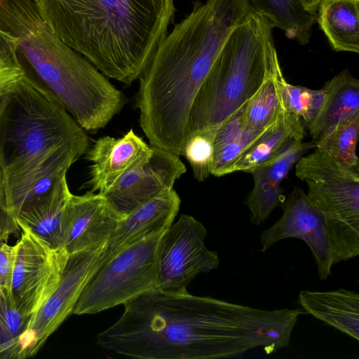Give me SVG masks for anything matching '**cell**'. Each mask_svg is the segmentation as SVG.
Here are the masks:
<instances>
[{"mask_svg": "<svg viewBox=\"0 0 359 359\" xmlns=\"http://www.w3.org/2000/svg\"><path fill=\"white\" fill-rule=\"evenodd\" d=\"M123 306L97 344L139 359L230 358L259 347L270 354L289 346L297 321L294 309L264 310L187 290L157 289Z\"/></svg>", "mask_w": 359, "mask_h": 359, "instance_id": "cell-1", "label": "cell"}, {"mask_svg": "<svg viewBox=\"0 0 359 359\" xmlns=\"http://www.w3.org/2000/svg\"><path fill=\"white\" fill-rule=\"evenodd\" d=\"M249 0H207L176 24L140 77L135 106L149 144L180 156L194 98Z\"/></svg>", "mask_w": 359, "mask_h": 359, "instance_id": "cell-2", "label": "cell"}, {"mask_svg": "<svg viewBox=\"0 0 359 359\" xmlns=\"http://www.w3.org/2000/svg\"><path fill=\"white\" fill-rule=\"evenodd\" d=\"M89 147L86 132L32 83L18 64L0 67L4 208L20 203L38 184L72 165Z\"/></svg>", "mask_w": 359, "mask_h": 359, "instance_id": "cell-3", "label": "cell"}, {"mask_svg": "<svg viewBox=\"0 0 359 359\" xmlns=\"http://www.w3.org/2000/svg\"><path fill=\"white\" fill-rule=\"evenodd\" d=\"M53 33L106 77L139 79L175 18L174 0H34Z\"/></svg>", "mask_w": 359, "mask_h": 359, "instance_id": "cell-4", "label": "cell"}, {"mask_svg": "<svg viewBox=\"0 0 359 359\" xmlns=\"http://www.w3.org/2000/svg\"><path fill=\"white\" fill-rule=\"evenodd\" d=\"M0 32L24 76L86 132L104 128L123 109L124 94L53 33L34 0H0Z\"/></svg>", "mask_w": 359, "mask_h": 359, "instance_id": "cell-5", "label": "cell"}, {"mask_svg": "<svg viewBox=\"0 0 359 359\" xmlns=\"http://www.w3.org/2000/svg\"><path fill=\"white\" fill-rule=\"evenodd\" d=\"M273 28L253 11L232 31L194 98L187 136L216 131L258 91L278 59Z\"/></svg>", "mask_w": 359, "mask_h": 359, "instance_id": "cell-6", "label": "cell"}, {"mask_svg": "<svg viewBox=\"0 0 359 359\" xmlns=\"http://www.w3.org/2000/svg\"><path fill=\"white\" fill-rule=\"evenodd\" d=\"M311 202L323 214L334 264L359 255V171L315 148L295 164Z\"/></svg>", "mask_w": 359, "mask_h": 359, "instance_id": "cell-7", "label": "cell"}, {"mask_svg": "<svg viewBox=\"0 0 359 359\" xmlns=\"http://www.w3.org/2000/svg\"><path fill=\"white\" fill-rule=\"evenodd\" d=\"M164 233L134 242L104 258L82 290L72 313L95 314L158 289L159 248Z\"/></svg>", "mask_w": 359, "mask_h": 359, "instance_id": "cell-8", "label": "cell"}, {"mask_svg": "<svg viewBox=\"0 0 359 359\" xmlns=\"http://www.w3.org/2000/svg\"><path fill=\"white\" fill-rule=\"evenodd\" d=\"M18 226L11 294L16 308L31 318L59 286L69 254L65 248L50 247L23 224Z\"/></svg>", "mask_w": 359, "mask_h": 359, "instance_id": "cell-9", "label": "cell"}, {"mask_svg": "<svg viewBox=\"0 0 359 359\" xmlns=\"http://www.w3.org/2000/svg\"><path fill=\"white\" fill-rule=\"evenodd\" d=\"M107 242L69 255L60 283L30 318L19 341L17 359L35 355L50 335L72 313L86 283L104 259Z\"/></svg>", "mask_w": 359, "mask_h": 359, "instance_id": "cell-10", "label": "cell"}, {"mask_svg": "<svg viewBox=\"0 0 359 359\" xmlns=\"http://www.w3.org/2000/svg\"><path fill=\"white\" fill-rule=\"evenodd\" d=\"M206 236L205 226L189 215H182L165 231L159 248V290L186 291L197 275L219 266L217 253L205 245Z\"/></svg>", "mask_w": 359, "mask_h": 359, "instance_id": "cell-11", "label": "cell"}, {"mask_svg": "<svg viewBox=\"0 0 359 359\" xmlns=\"http://www.w3.org/2000/svg\"><path fill=\"white\" fill-rule=\"evenodd\" d=\"M280 205V218L259 235L260 251L266 252L283 239H301L311 251L320 280H326L335 264L323 214L299 187H294Z\"/></svg>", "mask_w": 359, "mask_h": 359, "instance_id": "cell-12", "label": "cell"}, {"mask_svg": "<svg viewBox=\"0 0 359 359\" xmlns=\"http://www.w3.org/2000/svg\"><path fill=\"white\" fill-rule=\"evenodd\" d=\"M151 147L147 161L125 175L103 194L121 219L161 192L173 188L187 170L180 156Z\"/></svg>", "mask_w": 359, "mask_h": 359, "instance_id": "cell-13", "label": "cell"}, {"mask_svg": "<svg viewBox=\"0 0 359 359\" xmlns=\"http://www.w3.org/2000/svg\"><path fill=\"white\" fill-rule=\"evenodd\" d=\"M152 147L131 128L123 136H103L86 151L90 162L87 186L91 191L105 194L125 175L150 158Z\"/></svg>", "mask_w": 359, "mask_h": 359, "instance_id": "cell-14", "label": "cell"}, {"mask_svg": "<svg viewBox=\"0 0 359 359\" xmlns=\"http://www.w3.org/2000/svg\"><path fill=\"white\" fill-rule=\"evenodd\" d=\"M120 220L104 195L72 194L65 212L63 247L71 255L107 242Z\"/></svg>", "mask_w": 359, "mask_h": 359, "instance_id": "cell-15", "label": "cell"}, {"mask_svg": "<svg viewBox=\"0 0 359 359\" xmlns=\"http://www.w3.org/2000/svg\"><path fill=\"white\" fill-rule=\"evenodd\" d=\"M315 147L314 141L304 142L294 140L249 172L252 175L254 186L245 203L250 210V221L253 224H262L280 205L281 182L302 155Z\"/></svg>", "mask_w": 359, "mask_h": 359, "instance_id": "cell-16", "label": "cell"}, {"mask_svg": "<svg viewBox=\"0 0 359 359\" xmlns=\"http://www.w3.org/2000/svg\"><path fill=\"white\" fill-rule=\"evenodd\" d=\"M181 200L173 188L165 189L119 221L107 243L104 258L130 244L165 231L172 224Z\"/></svg>", "mask_w": 359, "mask_h": 359, "instance_id": "cell-17", "label": "cell"}, {"mask_svg": "<svg viewBox=\"0 0 359 359\" xmlns=\"http://www.w3.org/2000/svg\"><path fill=\"white\" fill-rule=\"evenodd\" d=\"M66 175L48 191L26 204L16 219L18 224L27 226L53 248H64L65 212L72 195Z\"/></svg>", "mask_w": 359, "mask_h": 359, "instance_id": "cell-18", "label": "cell"}, {"mask_svg": "<svg viewBox=\"0 0 359 359\" xmlns=\"http://www.w3.org/2000/svg\"><path fill=\"white\" fill-rule=\"evenodd\" d=\"M298 303L305 313L359 340V295L355 292L302 290Z\"/></svg>", "mask_w": 359, "mask_h": 359, "instance_id": "cell-19", "label": "cell"}, {"mask_svg": "<svg viewBox=\"0 0 359 359\" xmlns=\"http://www.w3.org/2000/svg\"><path fill=\"white\" fill-rule=\"evenodd\" d=\"M322 89L323 104L308 127L315 143L334 126L359 114V80L348 69L327 81Z\"/></svg>", "mask_w": 359, "mask_h": 359, "instance_id": "cell-20", "label": "cell"}, {"mask_svg": "<svg viewBox=\"0 0 359 359\" xmlns=\"http://www.w3.org/2000/svg\"><path fill=\"white\" fill-rule=\"evenodd\" d=\"M305 127L297 116L284 111L238 158L229 170L250 172L260 163L280 152L294 140H303Z\"/></svg>", "mask_w": 359, "mask_h": 359, "instance_id": "cell-21", "label": "cell"}, {"mask_svg": "<svg viewBox=\"0 0 359 359\" xmlns=\"http://www.w3.org/2000/svg\"><path fill=\"white\" fill-rule=\"evenodd\" d=\"M316 13L332 50L359 53V0H322Z\"/></svg>", "mask_w": 359, "mask_h": 359, "instance_id": "cell-22", "label": "cell"}, {"mask_svg": "<svg viewBox=\"0 0 359 359\" xmlns=\"http://www.w3.org/2000/svg\"><path fill=\"white\" fill-rule=\"evenodd\" d=\"M244 105L216 130L211 170L214 176L229 174L231 167L240 155L266 130L250 128L245 124Z\"/></svg>", "mask_w": 359, "mask_h": 359, "instance_id": "cell-23", "label": "cell"}, {"mask_svg": "<svg viewBox=\"0 0 359 359\" xmlns=\"http://www.w3.org/2000/svg\"><path fill=\"white\" fill-rule=\"evenodd\" d=\"M254 11L265 17L290 39L309 42L317 13L307 11L300 0H249Z\"/></svg>", "mask_w": 359, "mask_h": 359, "instance_id": "cell-24", "label": "cell"}, {"mask_svg": "<svg viewBox=\"0 0 359 359\" xmlns=\"http://www.w3.org/2000/svg\"><path fill=\"white\" fill-rule=\"evenodd\" d=\"M280 69L278 59L272 73L244 105L243 118L249 128L264 130L275 123L285 111L278 83Z\"/></svg>", "mask_w": 359, "mask_h": 359, "instance_id": "cell-25", "label": "cell"}, {"mask_svg": "<svg viewBox=\"0 0 359 359\" xmlns=\"http://www.w3.org/2000/svg\"><path fill=\"white\" fill-rule=\"evenodd\" d=\"M359 135V114L339 123L316 142V149L341 165L359 171L356 145Z\"/></svg>", "mask_w": 359, "mask_h": 359, "instance_id": "cell-26", "label": "cell"}, {"mask_svg": "<svg viewBox=\"0 0 359 359\" xmlns=\"http://www.w3.org/2000/svg\"><path fill=\"white\" fill-rule=\"evenodd\" d=\"M29 319L16 308L11 292L0 284V358H17L19 341Z\"/></svg>", "mask_w": 359, "mask_h": 359, "instance_id": "cell-27", "label": "cell"}, {"mask_svg": "<svg viewBox=\"0 0 359 359\" xmlns=\"http://www.w3.org/2000/svg\"><path fill=\"white\" fill-rule=\"evenodd\" d=\"M278 83L285 111L299 117L304 127L311 125L323 104V90H313L287 83L282 70L278 72Z\"/></svg>", "mask_w": 359, "mask_h": 359, "instance_id": "cell-28", "label": "cell"}, {"mask_svg": "<svg viewBox=\"0 0 359 359\" xmlns=\"http://www.w3.org/2000/svg\"><path fill=\"white\" fill-rule=\"evenodd\" d=\"M215 132L193 133L185 139L182 155L189 163L194 177L198 182H203L211 175Z\"/></svg>", "mask_w": 359, "mask_h": 359, "instance_id": "cell-29", "label": "cell"}, {"mask_svg": "<svg viewBox=\"0 0 359 359\" xmlns=\"http://www.w3.org/2000/svg\"><path fill=\"white\" fill-rule=\"evenodd\" d=\"M15 261L14 245L0 243V284L11 292V281Z\"/></svg>", "mask_w": 359, "mask_h": 359, "instance_id": "cell-30", "label": "cell"}, {"mask_svg": "<svg viewBox=\"0 0 359 359\" xmlns=\"http://www.w3.org/2000/svg\"><path fill=\"white\" fill-rule=\"evenodd\" d=\"M3 172L0 166V243L6 241L10 235L20 230L17 222L5 210L2 204Z\"/></svg>", "mask_w": 359, "mask_h": 359, "instance_id": "cell-31", "label": "cell"}, {"mask_svg": "<svg viewBox=\"0 0 359 359\" xmlns=\"http://www.w3.org/2000/svg\"><path fill=\"white\" fill-rule=\"evenodd\" d=\"M16 62L12 47L0 32V66Z\"/></svg>", "mask_w": 359, "mask_h": 359, "instance_id": "cell-32", "label": "cell"}, {"mask_svg": "<svg viewBox=\"0 0 359 359\" xmlns=\"http://www.w3.org/2000/svg\"><path fill=\"white\" fill-rule=\"evenodd\" d=\"M322 0H300L304 7L309 11L316 13Z\"/></svg>", "mask_w": 359, "mask_h": 359, "instance_id": "cell-33", "label": "cell"}]
</instances>
